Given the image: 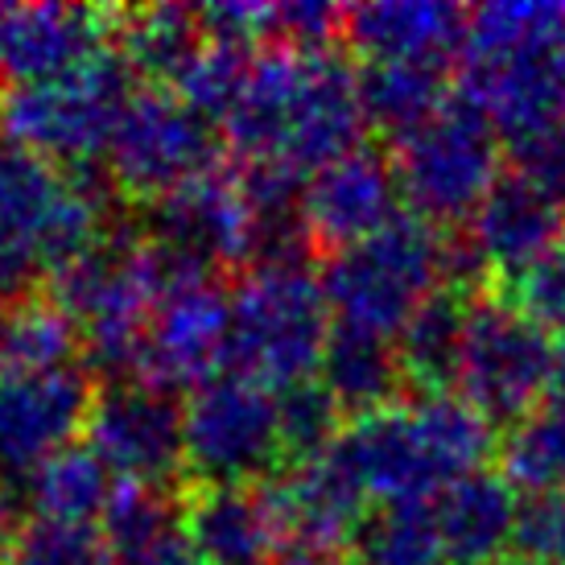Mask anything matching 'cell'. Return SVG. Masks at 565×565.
I'll use <instances>...</instances> for the list:
<instances>
[{"instance_id": "27", "label": "cell", "mask_w": 565, "mask_h": 565, "mask_svg": "<svg viewBox=\"0 0 565 565\" xmlns=\"http://www.w3.org/2000/svg\"><path fill=\"white\" fill-rule=\"evenodd\" d=\"M116 475L104 467V458L92 446H71L63 455H54L38 475L25 483V500H30L33 516L58 520V524H87L95 520L104 524L111 495H116Z\"/></svg>"}, {"instance_id": "36", "label": "cell", "mask_w": 565, "mask_h": 565, "mask_svg": "<svg viewBox=\"0 0 565 565\" xmlns=\"http://www.w3.org/2000/svg\"><path fill=\"white\" fill-rule=\"evenodd\" d=\"M512 562L524 565H565V491L520 500Z\"/></svg>"}, {"instance_id": "25", "label": "cell", "mask_w": 565, "mask_h": 565, "mask_svg": "<svg viewBox=\"0 0 565 565\" xmlns=\"http://www.w3.org/2000/svg\"><path fill=\"white\" fill-rule=\"evenodd\" d=\"M322 388H327L339 408L351 417H363V413H376V408L396 405V393H401V360H396V339H384V334H367V330H347L334 327L330 330L327 355H322Z\"/></svg>"}, {"instance_id": "38", "label": "cell", "mask_w": 565, "mask_h": 565, "mask_svg": "<svg viewBox=\"0 0 565 565\" xmlns=\"http://www.w3.org/2000/svg\"><path fill=\"white\" fill-rule=\"evenodd\" d=\"M273 565H351L339 550H315V545H281Z\"/></svg>"}, {"instance_id": "42", "label": "cell", "mask_w": 565, "mask_h": 565, "mask_svg": "<svg viewBox=\"0 0 565 565\" xmlns=\"http://www.w3.org/2000/svg\"><path fill=\"white\" fill-rule=\"evenodd\" d=\"M0 9H4V4H0Z\"/></svg>"}, {"instance_id": "43", "label": "cell", "mask_w": 565, "mask_h": 565, "mask_svg": "<svg viewBox=\"0 0 565 565\" xmlns=\"http://www.w3.org/2000/svg\"><path fill=\"white\" fill-rule=\"evenodd\" d=\"M0 565H4V562H0Z\"/></svg>"}, {"instance_id": "7", "label": "cell", "mask_w": 565, "mask_h": 565, "mask_svg": "<svg viewBox=\"0 0 565 565\" xmlns=\"http://www.w3.org/2000/svg\"><path fill=\"white\" fill-rule=\"evenodd\" d=\"M0 239L63 268L104 239V199L79 170L0 137Z\"/></svg>"}, {"instance_id": "9", "label": "cell", "mask_w": 565, "mask_h": 565, "mask_svg": "<svg viewBox=\"0 0 565 565\" xmlns=\"http://www.w3.org/2000/svg\"><path fill=\"white\" fill-rule=\"evenodd\" d=\"M557 384L550 330L516 315L500 294H475L458 360V396L487 422H520Z\"/></svg>"}, {"instance_id": "31", "label": "cell", "mask_w": 565, "mask_h": 565, "mask_svg": "<svg viewBox=\"0 0 565 565\" xmlns=\"http://www.w3.org/2000/svg\"><path fill=\"white\" fill-rule=\"evenodd\" d=\"M252 54L239 42H223V38H206L199 42V50L186 58V66L173 75V95L194 108L203 120H227L236 108L239 92L248 83Z\"/></svg>"}, {"instance_id": "22", "label": "cell", "mask_w": 565, "mask_h": 565, "mask_svg": "<svg viewBox=\"0 0 565 565\" xmlns=\"http://www.w3.org/2000/svg\"><path fill=\"white\" fill-rule=\"evenodd\" d=\"M182 524L206 565H273L281 553L265 487H199Z\"/></svg>"}, {"instance_id": "13", "label": "cell", "mask_w": 565, "mask_h": 565, "mask_svg": "<svg viewBox=\"0 0 565 565\" xmlns=\"http://www.w3.org/2000/svg\"><path fill=\"white\" fill-rule=\"evenodd\" d=\"M153 227H158L153 244L211 273L239 260L256 265L265 244V220L252 203L244 170L227 166H211L194 182L173 190L170 199H161Z\"/></svg>"}, {"instance_id": "14", "label": "cell", "mask_w": 565, "mask_h": 565, "mask_svg": "<svg viewBox=\"0 0 565 565\" xmlns=\"http://www.w3.org/2000/svg\"><path fill=\"white\" fill-rule=\"evenodd\" d=\"M87 446L104 458L116 483L166 487L186 467L182 405L145 380H120L95 396L87 417Z\"/></svg>"}, {"instance_id": "24", "label": "cell", "mask_w": 565, "mask_h": 565, "mask_svg": "<svg viewBox=\"0 0 565 565\" xmlns=\"http://www.w3.org/2000/svg\"><path fill=\"white\" fill-rule=\"evenodd\" d=\"M467 315L471 298L458 289H438L425 298L405 330L396 334V360L408 388L425 393H450L458 380V360H462V339H467Z\"/></svg>"}, {"instance_id": "17", "label": "cell", "mask_w": 565, "mask_h": 565, "mask_svg": "<svg viewBox=\"0 0 565 565\" xmlns=\"http://www.w3.org/2000/svg\"><path fill=\"white\" fill-rule=\"evenodd\" d=\"M491 277H508L562 248L565 199L524 173H503L467 227Z\"/></svg>"}, {"instance_id": "21", "label": "cell", "mask_w": 565, "mask_h": 565, "mask_svg": "<svg viewBox=\"0 0 565 565\" xmlns=\"http://www.w3.org/2000/svg\"><path fill=\"white\" fill-rule=\"evenodd\" d=\"M438 533L450 565H500L512 557L520 500L500 471H471L434 500Z\"/></svg>"}, {"instance_id": "15", "label": "cell", "mask_w": 565, "mask_h": 565, "mask_svg": "<svg viewBox=\"0 0 565 565\" xmlns=\"http://www.w3.org/2000/svg\"><path fill=\"white\" fill-rule=\"evenodd\" d=\"M95 393L83 367L0 376V479L30 483L87 429Z\"/></svg>"}, {"instance_id": "37", "label": "cell", "mask_w": 565, "mask_h": 565, "mask_svg": "<svg viewBox=\"0 0 565 565\" xmlns=\"http://www.w3.org/2000/svg\"><path fill=\"white\" fill-rule=\"evenodd\" d=\"M33 273H38V265H33L30 256L0 239V315L13 310L17 301H25V289H30Z\"/></svg>"}, {"instance_id": "16", "label": "cell", "mask_w": 565, "mask_h": 565, "mask_svg": "<svg viewBox=\"0 0 565 565\" xmlns=\"http://www.w3.org/2000/svg\"><path fill=\"white\" fill-rule=\"evenodd\" d=\"M298 215L310 248H322L330 256L376 236L380 227H388L401 215L393 158L372 145L334 158L301 182Z\"/></svg>"}, {"instance_id": "12", "label": "cell", "mask_w": 565, "mask_h": 565, "mask_svg": "<svg viewBox=\"0 0 565 565\" xmlns=\"http://www.w3.org/2000/svg\"><path fill=\"white\" fill-rule=\"evenodd\" d=\"M334 462L351 475L367 503H429L455 483L441 467L434 441L425 434L413 401L351 417L339 441L330 446Z\"/></svg>"}, {"instance_id": "5", "label": "cell", "mask_w": 565, "mask_h": 565, "mask_svg": "<svg viewBox=\"0 0 565 565\" xmlns=\"http://www.w3.org/2000/svg\"><path fill=\"white\" fill-rule=\"evenodd\" d=\"M132 104V71L108 50L83 66L38 83H13L0 99V137L58 166L104 158Z\"/></svg>"}, {"instance_id": "30", "label": "cell", "mask_w": 565, "mask_h": 565, "mask_svg": "<svg viewBox=\"0 0 565 565\" xmlns=\"http://www.w3.org/2000/svg\"><path fill=\"white\" fill-rule=\"evenodd\" d=\"M203 42V25L194 9L153 4L125 17V63L149 79H170L186 66V58Z\"/></svg>"}, {"instance_id": "18", "label": "cell", "mask_w": 565, "mask_h": 565, "mask_svg": "<svg viewBox=\"0 0 565 565\" xmlns=\"http://www.w3.org/2000/svg\"><path fill=\"white\" fill-rule=\"evenodd\" d=\"M265 500L277 516L281 545H315L339 550L360 541L367 524V500L351 483V475L334 462V455L294 462L281 479L265 487Z\"/></svg>"}, {"instance_id": "40", "label": "cell", "mask_w": 565, "mask_h": 565, "mask_svg": "<svg viewBox=\"0 0 565 565\" xmlns=\"http://www.w3.org/2000/svg\"><path fill=\"white\" fill-rule=\"evenodd\" d=\"M562 256H565V239H562Z\"/></svg>"}, {"instance_id": "19", "label": "cell", "mask_w": 565, "mask_h": 565, "mask_svg": "<svg viewBox=\"0 0 565 565\" xmlns=\"http://www.w3.org/2000/svg\"><path fill=\"white\" fill-rule=\"evenodd\" d=\"M471 13L446 0H372L347 9L343 38L363 63H441L467 54Z\"/></svg>"}, {"instance_id": "28", "label": "cell", "mask_w": 565, "mask_h": 565, "mask_svg": "<svg viewBox=\"0 0 565 565\" xmlns=\"http://www.w3.org/2000/svg\"><path fill=\"white\" fill-rule=\"evenodd\" d=\"M500 475L524 495H553L565 491V393H550L495 446Z\"/></svg>"}, {"instance_id": "34", "label": "cell", "mask_w": 565, "mask_h": 565, "mask_svg": "<svg viewBox=\"0 0 565 565\" xmlns=\"http://www.w3.org/2000/svg\"><path fill=\"white\" fill-rule=\"evenodd\" d=\"M277 401H281V446H285L289 467L330 455V446L343 434L347 413L339 408V401L322 388V380L285 388V393H277Z\"/></svg>"}, {"instance_id": "41", "label": "cell", "mask_w": 565, "mask_h": 565, "mask_svg": "<svg viewBox=\"0 0 565 565\" xmlns=\"http://www.w3.org/2000/svg\"><path fill=\"white\" fill-rule=\"evenodd\" d=\"M512 565H524V562H512Z\"/></svg>"}, {"instance_id": "8", "label": "cell", "mask_w": 565, "mask_h": 565, "mask_svg": "<svg viewBox=\"0 0 565 565\" xmlns=\"http://www.w3.org/2000/svg\"><path fill=\"white\" fill-rule=\"evenodd\" d=\"M186 467L203 487H248L281 462V401L244 372H220L182 405Z\"/></svg>"}, {"instance_id": "32", "label": "cell", "mask_w": 565, "mask_h": 565, "mask_svg": "<svg viewBox=\"0 0 565 565\" xmlns=\"http://www.w3.org/2000/svg\"><path fill=\"white\" fill-rule=\"evenodd\" d=\"M355 545H360V565H450L434 500L380 508L376 516H367Z\"/></svg>"}, {"instance_id": "4", "label": "cell", "mask_w": 565, "mask_h": 565, "mask_svg": "<svg viewBox=\"0 0 565 565\" xmlns=\"http://www.w3.org/2000/svg\"><path fill=\"white\" fill-rule=\"evenodd\" d=\"M446 236L450 232L401 211L376 236L334 252L322 268L334 327L396 339L413 310L446 289Z\"/></svg>"}, {"instance_id": "35", "label": "cell", "mask_w": 565, "mask_h": 565, "mask_svg": "<svg viewBox=\"0 0 565 565\" xmlns=\"http://www.w3.org/2000/svg\"><path fill=\"white\" fill-rule=\"evenodd\" d=\"M500 298L541 330H565V256L562 248L500 277Z\"/></svg>"}, {"instance_id": "10", "label": "cell", "mask_w": 565, "mask_h": 565, "mask_svg": "<svg viewBox=\"0 0 565 565\" xmlns=\"http://www.w3.org/2000/svg\"><path fill=\"white\" fill-rule=\"evenodd\" d=\"M232 367V294L211 268L178 260L170 252V281L145 327L137 380L153 388H199Z\"/></svg>"}, {"instance_id": "1", "label": "cell", "mask_w": 565, "mask_h": 565, "mask_svg": "<svg viewBox=\"0 0 565 565\" xmlns=\"http://www.w3.org/2000/svg\"><path fill=\"white\" fill-rule=\"evenodd\" d=\"M223 125L239 166L306 182L363 145L360 71H351L334 50L301 54L273 46L252 58L248 83Z\"/></svg>"}, {"instance_id": "26", "label": "cell", "mask_w": 565, "mask_h": 565, "mask_svg": "<svg viewBox=\"0 0 565 565\" xmlns=\"http://www.w3.org/2000/svg\"><path fill=\"white\" fill-rule=\"evenodd\" d=\"M360 104L367 125L401 141L450 104V75L441 63H367Z\"/></svg>"}, {"instance_id": "11", "label": "cell", "mask_w": 565, "mask_h": 565, "mask_svg": "<svg viewBox=\"0 0 565 565\" xmlns=\"http://www.w3.org/2000/svg\"><path fill=\"white\" fill-rule=\"evenodd\" d=\"M104 161L111 186L137 203H161L199 173L220 166L211 120L186 108L173 92L132 95Z\"/></svg>"}, {"instance_id": "33", "label": "cell", "mask_w": 565, "mask_h": 565, "mask_svg": "<svg viewBox=\"0 0 565 565\" xmlns=\"http://www.w3.org/2000/svg\"><path fill=\"white\" fill-rule=\"evenodd\" d=\"M4 565H111V553L99 529L30 516L9 533Z\"/></svg>"}, {"instance_id": "39", "label": "cell", "mask_w": 565, "mask_h": 565, "mask_svg": "<svg viewBox=\"0 0 565 565\" xmlns=\"http://www.w3.org/2000/svg\"><path fill=\"white\" fill-rule=\"evenodd\" d=\"M553 355H557V384H562V393H565V330L553 339Z\"/></svg>"}, {"instance_id": "2", "label": "cell", "mask_w": 565, "mask_h": 565, "mask_svg": "<svg viewBox=\"0 0 565 565\" xmlns=\"http://www.w3.org/2000/svg\"><path fill=\"white\" fill-rule=\"evenodd\" d=\"M170 281V252L128 236H104L54 268V306L79 330V347L111 376L137 372L145 327Z\"/></svg>"}, {"instance_id": "20", "label": "cell", "mask_w": 565, "mask_h": 565, "mask_svg": "<svg viewBox=\"0 0 565 565\" xmlns=\"http://www.w3.org/2000/svg\"><path fill=\"white\" fill-rule=\"evenodd\" d=\"M104 17L83 4L0 9V71L13 83L54 79L104 54Z\"/></svg>"}, {"instance_id": "29", "label": "cell", "mask_w": 565, "mask_h": 565, "mask_svg": "<svg viewBox=\"0 0 565 565\" xmlns=\"http://www.w3.org/2000/svg\"><path fill=\"white\" fill-rule=\"evenodd\" d=\"M79 351V330L54 301L25 298L0 315V376L75 367Z\"/></svg>"}, {"instance_id": "6", "label": "cell", "mask_w": 565, "mask_h": 565, "mask_svg": "<svg viewBox=\"0 0 565 565\" xmlns=\"http://www.w3.org/2000/svg\"><path fill=\"white\" fill-rule=\"evenodd\" d=\"M408 215L446 227L471 220L500 182V132L462 95L388 153Z\"/></svg>"}, {"instance_id": "23", "label": "cell", "mask_w": 565, "mask_h": 565, "mask_svg": "<svg viewBox=\"0 0 565 565\" xmlns=\"http://www.w3.org/2000/svg\"><path fill=\"white\" fill-rule=\"evenodd\" d=\"M99 533L108 541L111 565H206L182 512H173L158 487H116Z\"/></svg>"}, {"instance_id": "3", "label": "cell", "mask_w": 565, "mask_h": 565, "mask_svg": "<svg viewBox=\"0 0 565 565\" xmlns=\"http://www.w3.org/2000/svg\"><path fill=\"white\" fill-rule=\"evenodd\" d=\"M330 330L322 277L306 260L248 265L232 289V372L260 380L273 393L310 384L322 372Z\"/></svg>"}]
</instances>
